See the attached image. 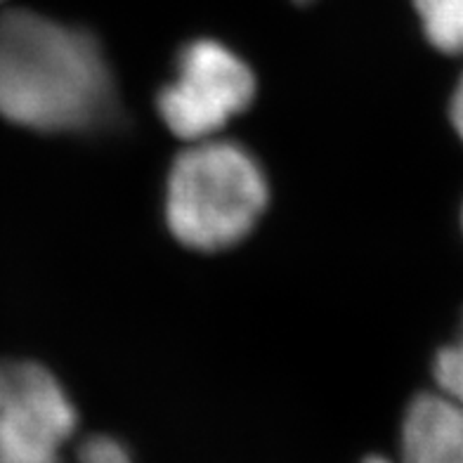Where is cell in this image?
<instances>
[{"label": "cell", "mask_w": 463, "mask_h": 463, "mask_svg": "<svg viewBox=\"0 0 463 463\" xmlns=\"http://www.w3.org/2000/svg\"><path fill=\"white\" fill-rule=\"evenodd\" d=\"M426 38L439 52L463 55V0H414Z\"/></svg>", "instance_id": "6"}, {"label": "cell", "mask_w": 463, "mask_h": 463, "mask_svg": "<svg viewBox=\"0 0 463 463\" xmlns=\"http://www.w3.org/2000/svg\"><path fill=\"white\" fill-rule=\"evenodd\" d=\"M269 202L262 165L225 137L189 142L168 173L165 222L187 249L225 250L246 239Z\"/></svg>", "instance_id": "2"}, {"label": "cell", "mask_w": 463, "mask_h": 463, "mask_svg": "<svg viewBox=\"0 0 463 463\" xmlns=\"http://www.w3.org/2000/svg\"><path fill=\"white\" fill-rule=\"evenodd\" d=\"M364 463H392V461H388V458L383 457H369Z\"/></svg>", "instance_id": "10"}, {"label": "cell", "mask_w": 463, "mask_h": 463, "mask_svg": "<svg viewBox=\"0 0 463 463\" xmlns=\"http://www.w3.org/2000/svg\"><path fill=\"white\" fill-rule=\"evenodd\" d=\"M0 116L41 133H86L116 116L98 38L31 10L0 14Z\"/></svg>", "instance_id": "1"}, {"label": "cell", "mask_w": 463, "mask_h": 463, "mask_svg": "<svg viewBox=\"0 0 463 463\" xmlns=\"http://www.w3.org/2000/svg\"><path fill=\"white\" fill-rule=\"evenodd\" d=\"M400 463H463V404L439 391L416 397L404 414Z\"/></svg>", "instance_id": "5"}, {"label": "cell", "mask_w": 463, "mask_h": 463, "mask_svg": "<svg viewBox=\"0 0 463 463\" xmlns=\"http://www.w3.org/2000/svg\"><path fill=\"white\" fill-rule=\"evenodd\" d=\"M451 123L463 140V76L458 80L457 90H454V98H451Z\"/></svg>", "instance_id": "9"}, {"label": "cell", "mask_w": 463, "mask_h": 463, "mask_svg": "<svg viewBox=\"0 0 463 463\" xmlns=\"http://www.w3.org/2000/svg\"><path fill=\"white\" fill-rule=\"evenodd\" d=\"M298 3H310V0H298Z\"/></svg>", "instance_id": "11"}, {"label": "cell", "mask_w": 463, "mask_h": 463, "mask_svg": "<svg viewBox=\"0 0 463 463\" xmlns=\"http://www.w3.org/2000/svg\"><path fill=\"white\" fill-rule=\"evenodd\" d=\"M433 372L438 391L463 404V324L457 338L438 353Z\"/></svg>", "instance_id": "7"}, {"label": "cell", "mask_w": 463, "mask_h": 463, "mask_svg": "<svg viewBox=\"0 0 463 463\" xmlns=\"http://www.w3.org/2000/svg\"><path fill=\"white\" fill-rule=\"evenodd\" d=\"M256 98V76L241 57L213 38H199L177 55L175 76L161 88L156 107L184 142L218 137Z\"/></svg>", "instance_id": "3"}, {"label": "cell", "mask_w": 463, "mask_h": 463, "mask_svg": "<svg viewBox=\"0 0 463 463\" xmlns=\"http://www.w3.org/2000/svg\"><path fill=\"white\" fill-rule=\"evenodd\" d=\"M76 409L45 366L0 362V463H61Z\"/></svg>", "instance_id": "4"}, {"label": "cell", "mask_w": 463, "mask_h": 463, "mask_svg": "<svg viewBox=\"0 0 463 463\" xmlns=\"http://www.w3.org/2000/svg\"><path fill=\"white\" fill-rule=\"evenodd\" d=\"M76 463H133V457L118 438L88 435L76 449Z\"/></svg>", "instance_id": "8"}]
</instances>
